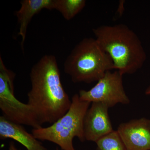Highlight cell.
Instances as JSON below:
<instances>
[{
	"mask_svg": "<svg viewBox=\"0 0 150 150\" xmlns=\"http://www.w3.org/2000/svg\"><path fill=\"white\" fill-rule=\"evenodd\" d=\"M31 89L27 104L38 122L52 124L64 116L71 104L64 89L56 56H43L33 65L30 74Z\"/></svg>",
	"mask_w": 150,
	"mask_h": 150,
	"instance_id": "obj_1",
	"label": "cell"
},
{
	"mask_svg": "<svg viewBox=\"0 0 150 150\" xmlns=\"http://www.w3.org/2000/svg\"><path fill=\"white\" fill-rule=\"evenodd\" d=\"M98 43L111 58L114 69L123 75L136 73L146 59L136 33L126 25H102L93 29Z\"/></svg>",
	"mask_w": 150,
	"mask_h": 150,
	"instance_id": "obj_2",
	"label": "cell"
},
{
	"mask_svg": "<svg viewBox=\"0 0 150 150\" xmlns=\"http://www.w3.org/2000/svg\"><path fill=\"white\" fill-rule=\"evenodd\" d=\"M112 69L111 58L92 38H83L76 45L64 64V72L74 83L98 81Z\"/></svg>",
	"mask_w": 150,
	"mask_h": 150,
	"instance_id": "obj_3",
	"label": "cell"
},
{
	"mask_svg": "<svg viewBox=\"0 0 150 150\" xmlns=\"http://www.w3.org/2000/svg\"><path fill=\"white\" fill-rule=\"evenodd\" d=\"M91 103L81 100L79 94H75L69 109L64 116L51 126L33 129V135L38 140L56 144L62 150H76L73 145L74 138L77 137L82 142L86 141L84 118Z\"/></svg>",
	"mask_w": 150,
	"mask_h": 150,
	"instance_id": "obj_4",
	"label": "cell"
},
{
	"mask_svg": "<svg viewBox=\"0 0 150 150\" xmlns=\"http://www.w3.org/2000/svg\"><path fill=\"white\" fill-rule=\"evenodd\" d=\"M16 74L6 67L0 57V109L3 116L10 121L36 129L42 127L32 108L21 102L14 95Z\"/></svg>",
	"mask_w": 150,
	"mask_h": 150,
	"instance_id": "obj_5",
	"label": "cell"
},
{
	"mask_svg": "<svg viewBox=\"0 0 150 150\" xmlns=\"http://www.w3.org/2000/svg\"><path fill=\"white\" fill-rule=\"evenodd\" d=\"M123 75L117 70L108 71L89 90L80 91V99L91 103H102L109 108L119 103L129 104L130 99L123 87Z\"/></svg>",
	"mask_w": 150,
	"mask_h": 150,
	"instance_id": "obj_6",
	"label": "cell"
},
{
	"mask_svg": "<svg viewBox=\"0 0 150 150\" xmlns=\"http://www.w3.org/2000/svg\"><path fill=\"white\" fill-rule=\"evenodd\" d=\"M108 108L106 105L102 103H92L84 118V135L86 141L96 143L114 131L108 115Z\"/></svg>",
	"mask_w": 150,
	"mask_h": 150,
	"instance_id": "obj_7",
	"label": "cell"
},
{
	"mask_svg": "<svg viewBox=\"0 0 150 150\" xmlns=\"http://www.w3.org/2000/svg\"><path fill=\"white\" fill-rule=\"evenodd\" d=\"M118 134L127 150H150V119L143 118L121 123Z\"/></svg>",
	"mask_w": 150,
	"mask_h": 150,
	"instance_id": "obj_8",
	"label": "cell"
},
{
	"mask_svg": "<svg viewBox=\"0 0 150 150\" xmlns=\"http://www.w3.org/2000/svg\"><path fill=\"white\" fill-rule=\"evenodd\" d=\"M0 139L15 140L27 150H48L21 124L10 121L3 115L0 116Z\"/></svg>",
	"mask_w": 150,
	"mask_h": 150,
	"instance_id": "obj_9",
	"label": "cell"
},
{
	"mask_svg": "<svg viewBox=\"0 0 150 150\" xmlns=\"http://www.w3.org/2000/svg\"><path fill=\"white\" fill-rule=\"evenodd\" d=\"M20 8L16 12L19 24L18 35L21 36V46H23L26 38L28 27L33 16L44 9H54V0H22Z\"/></svg>",
	"mask_w": 150,
	"mask_h": 150,
	"instance_id": "obj_10",
	"label": "cell"
},
{
	"mask_svg": "<svg viewBox=\"0 0 150 150\" xmlns=\"http://www.w3.org/2000/svg\"><path fill=\"white\" fill-rule=\"evenodd\" d=\"M85 0H54V9L59 11L64 18L69 21L83 10Z\"/></svg>",
	"mask_w": 150,
	"mask_h": 150,
	"instance_id": "obj_11",
	"label": "cell"
},
{
	"mask_svg": "<svg viewBox=\"0 0 150 150\" xmlns=\"http://www.w3.org/2000/svg\"><path fill=\"white\" fill-rule=\"evenodd\" d=\"M96 150H127L117 131H113L96 142Z\"/></svg>",
	"mask_w": 150,
	"mask_h": 150,
	"instance_id": "obj_12",
	"label": "cell"
},
{
	"mask_svg": "<svg viewBox=\"0 0 150 150\" xmlns=\"http://www.w3.org/2000/svg\"><path fill=\"white\" fill-rule=\"evenodd\" d=\"M8 150H18L13 142H11L9 144Z\"/></svg>",
	"mask_w": 150,
	"mask_h": 150,
	"instance_id": "obj_13",
	"label": "cell"
},
{
	"mask_svg": "<svg viewBox=\"0 0 150 150\" xmlns=\"http://www.w3.org/2000/svg\"><path fill=\"white\" fill-rule=\"evenodd\" d=\"M145 93L148 95H150V86L146 90Z\"/></svg>",
	"mask_w": 150,
	"mask_h": 150,
	"instance_id": "obj_14",
	"label": "cell"
},
{
	"mask_svg": "<svg viewBox=\"0 0 150 150\" xmlns=\"http://www.w3.org/2000/svg\"><path fill=\"white\" fill-rule=\"evenodd\" d=\"M56 150H59V149H58V148H56Z\"/></svg>",
	"mask_w": 150,
	"mask_h": 150,
	"instance_id": "obj_15",
	"label": "cell"
}]
</instances>
